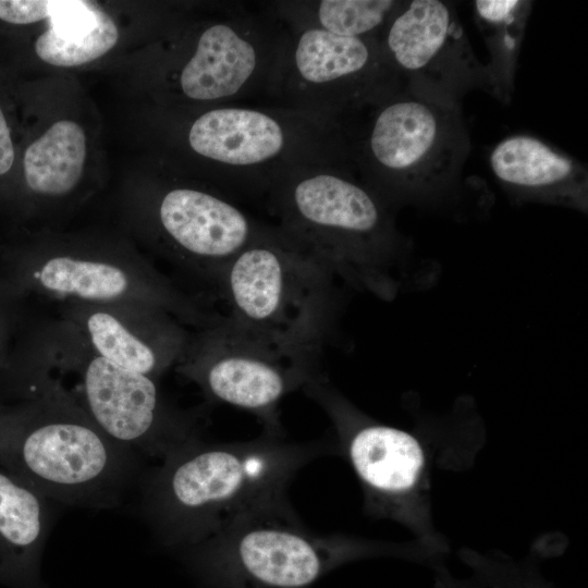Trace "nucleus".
<instances>
[{
	"instance_id": "1",
	"label": "nucleus",
	"mask_w": 588,
	"mask_h": 588,
	"mask_svg": "<svg viewBox=\"0 0 588 588\" xmlns=\"http://www.w3.org/2000/svg\"><path fill=\"white\" fill-rule=\"evenodd\" d=\"M315 452L273 439L220 444L194 438L140 476L142 515L162 544L182 550L284 498L287 481Z\"/></svg>"
},
{
	"instance_id": "2",
	"label": "nucleus",
	"mask_w": 588,
	"mask_h": 588,
	"mask_svg": "<svg viewBox=\"0 0 588 588\" xmlns=\"http://www.w3.org/2000/svg\"><path fill=\"white\" fill-rule=\"evenodd\" d=\"M139 461L50 375L29 397L0 402V466L52 502L117 506L140 478Z\"/></svg>"
},
{
	"instance_id": "3",
	"label": "nucleus",
	"mask_w": 588,
	"mask_h": 588,
	"mask_svg": "<svg viewBox=\"0 0 588 588\" xmlns=\"http://www.w3.org/2000/svg\"><path fill=\"white\" fill-rule=\"evenodd\" d=\"M354 171L352 163L301 166L267 196L277 229L331 277L387 296L397 233L385 199Z\"/></svg>"
},
{
	"instance_id": "4",
	"label": "nucleus",
	"mask_w": 588,
	"mask_h": 588,
	"mask_svg": "<svg viewBox=\"0 0 588 588\" xmlns=\"http://www.w3.org/2000/svg\"><path fill=\"white\" fill-rule=\"evenodd\" d=\"M333 279L278 229L260 225L216 281L230 306L229 319L316 357L333 316Z\"/></svg>"
},
{
	"instance_id": "5",
	"label": "nucleus",
	"mask_w": 588,
	"mask_h": 588,
	"mask_svg": "<svg viewBox=\"0 0 588 588\" xmlns=\"http://www.w3.org/2000/svg\"><path fill=\"white\" fill-rule=\"evenodd\" d=\"M353 114L363 118L358 126L344 121L351 162L383 198L443 185L465 156L463 125L446 100L401 88Z\"/></svg>"
},
{
	"instance_id": "6",
	"label": "nucleus",
	"mask_w": 588,
	"mask_h": 588,
	"mask_svg": "<svg viewBox=\"0 0 588 588\" xmlns=\"http://www.w3.org/2000/svg\"><path fill=\"white\" fill-rule=\"evenodd\" d=\"M182 551L211 588H310L346 556L342 543L304 528L284 498Z\"/></svg>"
},
{
	"instance_id": "7",
	"label": "nucleus",
	"mask_w": 588,
	"mask_h": 588,
	"mask_svg": "<svg viewBox=\"0 0 588 588\" xmlns=\"http://www.w3.org/2000/svg\"><path fill=\"white\" fill-rule=\"evenodd\" d=\"M0 296L22 306L34 297L61 305L135 302L199 328L211 320L151 266L111 255L4 249L0 253Z\"/></svg>"
},
{
	"instance_id": "8",
	"label": "nucleus",
	"mask_w": 588,
	"mask_h": 588,
	"mask_svg": "<svg viewBox=\"0 0 588 588\" xmlns=\"http://www.w3.org/2000/svg\"><path fill=\"white\" fill-rule=\"evenodd\" d=\"M200 329L176 366L216 401L268 420L286 394L316 376L315 357L278 345L228 317Z\"/></svg>"
},
{
	"instance_id": "9",
	"label": "nucleus",
	"mask_w": 588,
	"mask_h": 588,
	"mask_svg": "<svg viewBox=\"0 0 588 588\" xmlns=\"http://www.w3.org/2000/svg\"><path fill=\"white\" fill-rule=\"evenodd\" d=\"M277 105L345 119L403 88L378 38L290 28Z\"/></svg>"
},
{
	"instance_id": "10",
	"label": "nucleus",
	"mask_w": 588,
	"mask_h": 588,
	"mask_svg": "<svg viewBox=\"0 0 588 588\" xmlns=\"http://www.w3.org/2000/svg\"><path fill=\"white\" fill-rule=\"evenodd\" d=\"M61 327L74 354L52 357L78 378L73 392L93 421L114 442L140 457L162 460L197 438L188 417L163 399L158 379L112 364L97 355L64 323Z\"/></svg>"
},
{
	"instance_id": "11",
	"label": "nucleus",
	"mask_w": 588,
	"mask_h": 588,
	"mask_svg": "<svg viewBox=\"0 0 588 588\" xmlns=\"http://www.w3.org/2000/svg\"><path fill=\"white\" fill-rule=\"evenodd\" d=\"M378 39L402 81L444 89L445 98L469 83L486 78L491 83L471 53L453 8L443 1L404 2Z\"/></svg>"
},
{
	"instance_id": "12",
	"label": "nucleus",
	"mask_w": 588,
	"mask_h": 588,
	"mask_svg": "<svg viewBox=\"0 0 588 588\" xmlns=\"http://www.w3.org/2000/svg\"><path fill=\"white\" fill-rule=\"evenodd\" d=\"M64 322L97 355L158 379L177 365L191 336L168 311L142 303L61 305Z\"/></svg>"
},
{
	"instance_id": "13",
	"label": "nucleus",
	"mask_w": 588,
	"mask_h": 588,
	"mask_svg": "<svg viewBox=\"0 0 588 588\" xmlns=\"http://www.w3.org/2000/svg\"><path fill=\"white\" fill-rule=\"evenodd\" d=\"M157 217L177 257L212 279L259 228L233 198L189 186L166 192L158 204Z\"/></svg>"
},
{
	"instance_id": "14",
	"label": "nucleus",
	"mask_w": 588,
	"mask_h": 588,
	"mask_svg": "<svg viewBox=\"0 0 588 588\" xmlns=\"http://www.w3.org/2000/svg\"><path fill=\"white\" fill-rule=\"evenodd\" d=\"M489 163L494 176L516 195L581 209L586 206L584 167L539 138L507 136L494 146Z\"/></svg>"
},
{
	"instance_id": "15",
	"label": "nucleus",
	"mask_w": 588,
	"mask_h": 588,
	"mask_svg": "<svg viewBox=\"0 0 588 588\" xmlns=\"http://www.w3.org/2000/svg\"><path fill=\"white\" fill-rule=\"evenodd\" d=\"M51 501L0 466V584L44 588L40 561Z\"/></svg>"
},
{
	"instance_id": "16",
	"label": "nucleus",
	"mask_w": 588,
	"mask_h": 588,
	"mask_svg": "<svg viewBox=\"0 0 588 588\" xmlns=\"http://www.w3.org/2000/svg\"><path fill=\"white\" fill-rule=\"evenodd\" d=\"M49 27L34 44L37 57L57 66H77L107 53L118 41L112 17L93 1H52Z\"/></svg>"
},
{
	"instance_id": "17",
	"label": "nucleus",
	"mask_w": 588,
	"mask_h": 588,
	"mask_svg": "<svg viewBox=\"0 0 588 588\" xmlns=\"http://www.w3.org/2000/svg\"><path fill=\"white\" fill-rule=\"evenodd\" d=\"M348 454L366 485L384 493L412 487L422 464L421 449L411 434L380 425L356 430L348 443Z\"/></svg>"
},
{
	"instance_id": "18",
	"label": "nucleus",
	"mask_w": 588,
	"mask_h": 588,
	"mask_svg": "<svg viewBox=\"0 0 588 588\" xmlns=\"http://www.w3.org/2000/svg\"><path fill=\"white\" fill-rule=\"evenodd\" d=\"M85 157L86 137L82 126L70 120H60L24 150V183L38 195H65L81 180Z\"/></svg>"
},
{
	"instance_id": "19",
	"label": "nucleus",
	"mask_w": 588,
	"mask_h": 588,
	"mask_svg": "<svg viewBox=\"0 0 588 588\" xmlns=\"http://www.w3.org/2000/svg\"><path fill=\"white\" fill-rule=\"evenodd\" d=\"M405 1L316 0L269 2L290 28H318L348 38H379Z\"/></svg>"
},
{
	"instance_id": "20",
	"label": "nucleus",
	"mask_w": 588,
	"mask_h": 588,
	"mask_svg": "<svg viewBox=\"0 0 588 588\" xmlns=\"http://www.w3.org/2000/svg\"><path fill=\"white\" fill-rule=\"evenodd\" d=\"M529 2L516 0H477L475 13L482 29L491 39L495 58L490 71L493 83V74L500 70L501 78L505 81V65L512 69L514 58L523 36L524 19Z\"/></svg>"
},
{
	"instance_id": "21",
	"label": "nucleus",
	"mask_w": 588,
	"mask_h": 588,
	"mask_svg": "<svg viewBox=\"0 0 588 588\" xmlns=\"http://www.w3.org/2000/svg\"><path fill=\"white\" fill-rule=\"evenodd\" d=\"M52 1L0 0V22L23 26L47 20Z\"/></svg>"
},
{
	"instance_id": "22",
	"label": "nucleus",
	"mask_w": 588,
	"mask_h": 588,
	"mask_svg": "<svg viewBox=\"0 0 588 588\" xmlns=\"http://www.w3.org/2000/svg\"><path fill=\"white\" fill-rule=\"evenodd\" d=\"M25 317L23 306L0 296V372Z\"/></svg>"
},
{
	"instance_id": "23",
	"label": "nucleus",
	"mask_w": 588,
	"mask_h": 588,
	"mask_svg": "<svg viewBox=\"0 0 588 588\" xmlns=\"http://www.w3.org/2000/svg\"><path fill=\"white\" fill-rule=\"evenodd\" d=\"M16 152L8 118L0 103V179H4L13 169Z\"/></svg>"
}]
</instances>
